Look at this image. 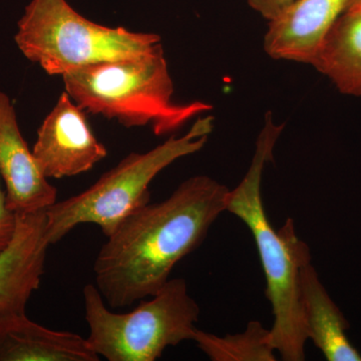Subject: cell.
Instances as JSON below:
<instances>
[{
    "instance_id": "cell-15",
    "label": "cell",
    "mask_w": 361,
    "mask_h": 361,
    "mask_svg": "<svg viewBox=\"0 0 361 361\" xmlns=\"http://www.w3.org/2000/svg\"><path fill=\"white\" fill-rule=\"evenodd\" d=\"M1 180L0 175V252L11 243L18 224V214L7 206L6 194L2 189Z\"/></svg>"
},
{
    "instance_id": "cell-14",
    "label": "cell",
    "mask_w": 361,
    "mask_h": 361,
    "mask_svg": "<svg viewBox=\"0 0 361 361\" xmlns=\"http://www.w3.org/2000/svg\"><path fill=\"white\" fill-rule=\"evenodd\" d=\"M193 341L213 361H275L270 329L259 322L247 324L242 334L221 337L197 329Z\"/></svg>"
},
{
    "instance_id": "cell-6",
    "label": "cell",
    "mask_w": 361,
    "mask_h": 361,
    "mask_svg": "<svg viewBox=\"0 0 361 361\" xmlns=\"http://www.w3.org/2000/svg\"><path fill=\"white\" fill-rule=\"evenodd\" d=\"M14 39L26 59L49 75L61 77L94 63L139 58L161 42L156 33L92 23L66 0H32Z\"/></svg>"
},
{
    "instance_id": "cell-1",
    "label": "cell",
    "mask_w": 361,
    "mask_h": 361,
    "mask_svg": "<svg viewBox=\"0 0 361 361\" xmlns=\"http://www.w3.org/2000/svg\"><path fill=\"white\" fill-rule=\"evenodd\" d=\"M229 191L208 176H195L166 200L126 218L94 260L96 286L108 305L125 308L160 290L225 212Z\"/></svg>"
},
{
    "instance_id": "cell-13",
    "label": "cell",
    "mask_w": 361,
    "mask_h": 361,
    "mask_svg": "<svg viewBox=\"0 0 361 361\" xmlns=\"http://www.w3.org/2000/svg\"><path fill=\"white\" fill-rule=\"evenodd\" d=\"M341 94L361 97V8L346 9L310 63Z\"/></svg>"
},
{
    "instance_id": "cell-8",
    "label": "cell",
    "mask_w": 361,
    "mask_h": 361,
    "mask_svg": "<svg viewBox=\"0 0 361 361\" xmlns=\"http://www.w3.org/2000/svg\"><path fill=\"white\" fill-rule=\"evenodd\" d=\"M49 246L45 210L18 214L13 238L0 252V319L25 312L39 288Z\"/></svg>"
},
{
    "instance_id": "cell-12",
    "label": "cell",
    "mask_w": 361,
    "mask_h": 361,
    "mask_svg": "<svg viewBox=\"0 0 361 361\" xmlns=\"http://www.w3.org/2000/svg\"><path fill=\"white\" fill-rule=\"evenodd\" d=\"M300 287L308 339L326 360L361 361L360 351L346 334L348 319L323 286L311 261L301 267Z\"/></svg>"
},
{
    "instance_id": "cell-4",
    "label": "cell",
    "mask_w": 361,
    "mask_h": 361,
    "mask_svg": "<svg viewBox=\"0 0 361 361\" xmlns=\"http://www.w3.org/2000/svg\"><path fill=\"white\" fill-rule=\"evenodd\" d=\"M214 118H197L182 137L171 135L146 153H132L101 176L92 186L45 210L47 237L58 243L78 225L96 224L109 237L126 218L151 200L149 185L164 169L183 157L198 153L212 133Z\"/></svg>"
},
{
    "instance_id": "cell-11",
    "label": "cell",
    "mask_w": 361,
    "mask_h": 361,
    "mask_svg": "<svg viewBox=\"0 0 361 361\" xmlns=\"http://www.w3.org/2000/svg\"><path fill=\"white\" fill-rule=\"evenodd\" d=\"M87 338L47 329L25 313L0 319V361H99Z\"/></svg>"
},
{
    "instance_id": "cell-2",
    "label": "cell",
    "mask_w": 361,
    "mask_h": 361,
    "mask_svg": "<svg viewBox=\"0 0 361 361\" xmlns=\"http://www.w3.org/2000/svg\"><path fill=\"white\" fill-rule=\"evenodd\" d=\"M284 125H278L268 113L256 142L255 152L246 175L229 191L226 211L245 223L255 240L266 279L265 295L272 307L270 329L273 348L284 361L305 360L308 341L301 297L300 270L311 261L310 247L299 238L294 221L282 227L271 226L263 205L261 184L266 165Z\"/></svg>"
},
{
    "instance_id": "cell-10",
    "label": "cell",
    "mask_w": 361,
    "mask_h": 361,
    "mask_svg": "<svg viewBox=\"0 0 361 361\" xmlns=\"http://www.w3.org/2000/svg\"><path fill=\"white\" fill-rule=\"evenodd\" d=\"M349 0H295L269 21L264 51L274 59L310 65Z\"/></svg>"
},
{
    "instance_id": "cell-5",
    "label": "cell",
    "mask_w": 361,
    "mask_h": 361,
    "mask_svg": "<svg viewBox=\"0 0 361 361\" xmlns=\"http://www.w3.org/2000/svg\"><path fill=\"white\" fill-rule=\"evenodd\" d=\"M134 310H109L96 285L84 288L87 343L109 361H155L169 346L193 341L200 307L188 291L184 278L167 283Z\"/></svg>"
},
{
    "instance_id": "cell-3",
    "label": "cell",
    "mask_w": 361,
    "mask_h": 361,
    "mask_svg": "<svg viewBox=\"0 0 361 361\" xmlns=\"http://www.w3.org/2000/svg\"><path fill=\"white\" fill-rule=\"evenodd\" d=\"M66 92L82 110L127 128L149 126L156 135L182 129L212 110L204 102L177 103L161 42L139 58L103 61L63 75Z\"/></svg>"
},
{
    "instance_id": "cell-16",
    "label": "cell",
    "mask_w": 361,
    "mask_h": 361,
    "mask_svg": "<svg viewBox=\"0 0 361 361\" xmlns=\"http://www.w3.org/2000/svg\"><path fill=\"white\" fill-rule=\"evenodd\" d=\"M295 0H248L249 6L261 16L271 21L280 16Z\"/></svg>"
},
{
    "instance_id": "cell-9",
    "label": "cell",
    "mask_w": 361,
    "mask_h": 361,
    "mask_svg": "<svg viewBox=\"0 0 361 361\" xmlns=\"http://www.w3.org/2000/svg\"><path fill=\"white\" fill-rule=\"evenodd\" d=\"M0 175L6 183V203L16 214L44 211L56 203L52 186L28 148L18 127L11 99L0 92Z\"/></svg>"
},
{
    "instance_id": "cell-17",
    "label": "cell",
    "mask_w": 361,
    "mask_h": 361,
    "mask_svg": "<svg viewBox=\"0 0 361 361\" xmlns=\"http://www.w3.org/2000/svg\"><path fill=\"white\" fill-rule=\"evenodd\" d=\"M351 8H361V0H349L348 6L346 7V9Z\"/></svg>"
},
{
    "instance_id": "cell-7",
    "label": "cell",
    "mask_w": 361,
    "mask_h": 361,
    "mask_svg": "<svg viewBox=\"0 0 361 361\" xmlns=\"http://www.w3.org/2000/svg\"><path fill=\"white\" fill-rule=\"evenodd\" d=\"M33 157L47 179L89 172L108 155L90 129L85 111L65 92L37 130Z\"/></svg>"
}]
</instances>
